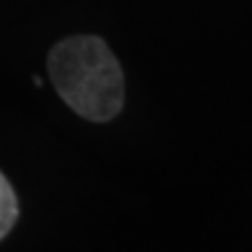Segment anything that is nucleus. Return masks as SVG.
<instances>
[{
	"label": "nucleus",
	"mask_w": 252,
	"mask_h": 252,
	"mask_svg": "<svg viewBox=\"0 0 252 252\" xmlns=\"http://www.w3.org/2000/svg\"><path fill=\"white\" fill-rule=\"evenodd\" d=\"M47 70L59 96L89 122H108L124 105L122 68L100 37L61 40L49 52Z\"/></svg>",
	"instance_id": "f257e3e1"
},
{
	"label": "nucleus",
	"mask_w": 252,
	"mask_h": 252,
	"mask_svg": "<svg viewBox=\"0 0 252 252\" xmlns=\"http://www.w3.org/2000/svg\"><path fill=\"white\" fill-rule=\"evenodd\" d=\"M19 215V203L17 196L9 187V182L5 180V175L0 173V238H5L9 234V229L14 226Z\"/></svg>",
	"instance_id": "f03ea898"
}]
</instances>
